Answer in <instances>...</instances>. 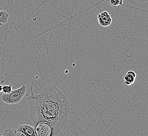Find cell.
I'll list each match as a JSON object with an SVG mask.
<instances>
[{"instance_id":"1","label":"cell","mask_w":148,"mask_h":136,"mask_svg":"<svg viewBox=\"0 0 148 136\" xmlns=\"http://www.w3.org/2000/svg\"><path fill=\"white\" fill-rule=\"evenodd\" d=\"M31 85V94L27 99L30 118L36 125L47 122L53 128V136L65 129L70 114V104L67 97L56 85L43 89L40 93L35 94Z\"/></svg>"},{"instance_id":"2","label":"cell","mask_w":148,"mask_h":136,"mask_svg":"<svg viewBox=\"0 0 148 136\" xmlns=\"http://www.w3.org/2000/svg\"><path fill=\"white\" fill-rule=\"evenodd\" d=\"M26 86L23 85L18 88L15 89L8 94L3 93L1 95V99L7 104H15L22 99L26 92Z\"/></svg>"},{"instance_id":"3","label":"cell","mask_w":148,"mask_h":136,"mask_svg":"<svg viewBox=\"0 0 148 136\" xmlns=\"http://www.w3.org/2000/svg\"><path fill=\"white\" fill-rule=\"evenodd\" d=\"M34 128L35 136H53V128L47 122H39Z\"/></svg>"},{"instance_id":"4","label":"cell","mask_w":148,"mask_h":136,"mask_svg":"<svg viewBox=\"0 0 148 136\" xmlns=\"http://www.w3.org/2000/svg\"><path fill=\"white\" fill-rule=\"evenodd\" d=\"M97 19L100 25L103 27H107L111 25L112 22L110 15L106 11L97 15Z\"/></svg>"},{"instance_id":"5","label":"cell","mask_w":148,"mask_h":136,"mask_svg":"<svg viewBox=\"0 0 148 136\" xmlns=\"http://www.w3.org/2000/svg\"><path fill=\"white\" fill-rule=\"evenodd\" d=\"M17 131L25 136H35L34 128L28 124L21 125L18 127Z\"/></svg>"},{"instance_id":"6","label":"cell","mask_w":148,"mask_h":136,"mask_svg":"<svg viewBox=\"0 0 148 136\" xmlns=\"http://www.w3.org/2000/svg\"><path fill=\"white\" fill-rule=\"evenodd\" d=\"M136 77L137 74L134 71L132 70L128 71L123 78L125 84L127 86H130L133 84L135 82Z\"/></svg>"},{"instance_id":"7","label":"cell","mask_w":148,"mask_h":136,"mask_svg":"<svg viewBox=\"0 0 148 136\" xmlns=\"http://www.w3.org/2000/svg\"><path fill=\"white\" fill-rule=\"evenodd\" d=\"M9 17L8 12L4 10H0V25H2L8 23Z\"/></svg>"},{"instance_id":"8","label":"cell","mask_w":148,"mask_h":136,"mask_svg":"<svg viewBox=\"0 0 148 136\" xmlns=\"http://www.w3.org/2000/svg\"><path fill=\"white\" fill-rule=\"evenodd\" d=\"M17 132L16 129L9 128L6 129L0 136H16Z\"/></svg>"},{"instance_id":"9","label":"cell","mask_w":148,"mask_h":136,"mask_svg":"<svg viewBox=\"0 0 148 136\" xmlns=\"http://www.w3.org/2000/svg\"><path fill=\"white\" fill-rule=\"evenodd\" d=\"M123 0H109V3L114 6H123Z\"/></svg>"},{"instance_id":"10","label":"cell","mask_w":148,"mask_h":136,"mask_svg":"<svg viewBox=\"0 0 148 136\" xmlns=\"http://www.w3.org/2000/svg\"><path fill=\"white\" fill-rule=\"evenodd\" d=\"M12 91V86L11 84L3 85V88H2V92L3 93H10Z\"/></svg>"},{"instance_id":"11","label":"cell","mask_w":148,"mask_h":136,"mask_svg":"<svg viewBox=\"0 0 148 136\" xmlns=\"http://www.w3.org/2000/svg\"><path fill=\"white\" fill-rule=\"evenodd\" d=\"M4 80H2L1 82H0V93L1 92H2V88H3V84L4 82Z\"/></svg>"},{"instance_id":"12","label":"cell","mask_w":148,"mask_h":136,"mask_svg":"<svg viewBox=\"0 0 148 136\" xmlns=\"http://www.w3.org/2000/svg\"><path fill=\"white\" fill-rule=\"evenodd\" d=\"M16 136H24V135H23V134H22V133H18V132H17V135H16Z\"/></svg>"}]
</instances>
